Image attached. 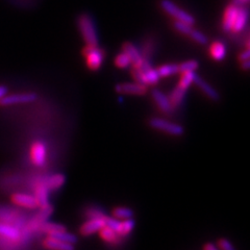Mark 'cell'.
<instances>
[{"instance_id":"obj_21","label":"cell","mask_w":250,"mask_h":250,"mask_svg":"<svg viewBox=\"0 0 250 250\" xmlns=\"http://www.w3.org/2000/svg\"><path fill=\"white\" fill-rule=\"evenodd\" d=\"M194 83L196 84L197 87L201 90V92L209 99H212L213 101H219V99H220V95H219L218 91L215 90L212 85H210L208 83H207L203 78L198 76L197 74L195 76Z\"/></svg>"},{"instance_id":"obj_29","label":"cell","mask_w":250,"mask_h":250,"mask_svg":"<svg viewBox=\"0 0 250 250\" xmlns=\"http://www.w3.org/2000/svg\"><path fill=\"white\" fill-rule=\"evenodd\" d=\"M156 71H158L160 77H169L179 73V69L177 64H165L160 66L156 69Z\"/></svg>"},{"instance_id":"obj_36","label":"cell","mask_w":250,"mask_h":250,"mask_svg":"<svg viewBox=\"0 0 250 250\" xmlns=\"http://www.w3.org/2000/svg\"><path fill=\"white\" fill-rule=\"evenodd\" d=\"M249 48L247 47V48L242 51L240 54H239V61L242 62H246V61H249Z\"/></svg>"},{"instance_id":"obj_16","label":"cell","mask_w":250,"mask_h":250,"mask_svg":"<svg viewBox=\"0 0 250 250\" xmlns=\"http://www.w3.org/2000/svg\"><path fill=\"white\" fill-rule=\"evenodd\" d=\"M11 200L16 207L26 209H36L38 203L34 195L27 193H15L11 196Z\"/></svg>"},{"instance_id":"obj_31","label":"cell","mask_w":250,"mask_h":250,"mask_svg":"<svg viewBox=\"0 0 250 250\" xmlns=\"http://www.w3.org/2000/svg\"><path fill=\"white\" fill-rule=\"evenodd\" d=\"M195 76H196V73L195 72L182 73V77H181V80H179V83L177 85H179V87L185 89V90H188L190 88V85L192 83H194Z\"/></svg>"},{"instance_id":"obj_37","label":"cell","mask_w":250,"mask_h":250,"mask_svg":"<svg viewBox=\"0 0 250 250\" xmlns=\"http://www.w3.org/2000/svg\"><path fill=\"white\" fill-rule=\"evenodd\" d=\"M7 92H9V90H7L5 85L0 84V100H1L6 95Z\"/></svg>"},{"instance_id":"obj_5","label":"cell","mask_w":250,"mask_h":250,"mask_svg":"<svg viewBox=\"0 0 250 250\" xmlns=\"http://www.w3.org/2000/svg\"><path fill=\"white\" fill-rule=\"evenodd\" d=\"M83 54L87 62V66L92 71H96L100 69L101 65L104 61L105 53L98 46H89L87 45L83 50Z\"/></svg>"},{"instance_id":"obj_1","label":"cell","mask_w":250,"mask_h":250,"mask_svg":"<svg viewBox=\"0 0 250 250\" xmlns=\"http://www.w3.org/2000/svg\"><path fill=\"white\" fill-rule=\"evenodd\" d=\"M131 74L137 83L144 85L158 83L161 78L156 69L152 67L150 61L146 59L140 65L131 67Z\"/></svg>"},{"instance_id":"obj_4","label":"cell","mask_w":250,"mask_h":250,"mask_svg":"<svg viewBox=\"0 0 250 250\" xmlns=\"http://www.w3.org/2000/svg\"><path fill=\"white\" fill-rule=\"evenodd\" d=\"M160 5H161V9L166 14L171 16V17L175 21L185 22V23H188V24L194 25L195 18L193 16L188 12L182 10L181 7L172 1V0H161Z\"/></svg>"},{"instance_id":"obj_39","label":"cell","mask_w":250,"mask_h":250,"mask_svg":"<svg viewBox=\"0 0 250 250\" xmlns=\"http://www.w3.org/2000/svg\"><path fill=\"white\" fill-rule=\"evenodd\" d=\"M203 250H219V249L213 243H207L205 246H203Z\"/></svg>"},{"instance_id":"obj_30","label":"cell","mask_w":250,"mask_h":250,"mask_svg":"<svg viewBox=\"0 0 250 250\" xmlns=\"http://www.w3.org/2000/svg\"><path fill=\"white\" fill-rule=\"evenodd\" d=\"M199 67V62L196 60H190L186 61L182 64H178L179 73H186V72H195Z\"/></svg>"},{"instance_id":"obj_9","label":"cell","mask_w":250,"mask_h":250,"mask_svg":"<svg viewBox=\"0 0 250 250\" xmlns=\"http://www.w3.org/2000/svg\"><path fill=\"white\" fill-rule=\"evenodd\" d=\"M174 27L179 33L189 37L190 39L194 42H196L197 44L200 45H207L208 43V37L202 33L200 30L195 29L193 27V25L188 24V23L185 22H179V21H175L174 22Z\"/></svg>"},{"instance_id":"obj_26","label":"cell","mask_w":250,"mask_h":250,"mask_svg":"<svg viewBox=\"0 0 250 250\" xmlns=\"http://www.w3.org/2000/svg\"><path fill=\"white\" fill-rule=\"evenodd\" d=\"M135 216V212L132 208L128 207H116L112 210L113 218L117 220H126V219H132Z\"/></svg>"},{"instance_id":"obj_34","label":"cell","mask_w":250,"mask_h":250,"mask_svg":"<svg viewBox=\"0 0 250 250\" xmlns=\"http://www.w3.org/2000/svg\"><path fill=\"white\" fill-rule=\"evenodd\" d=\"M142 53V57L148 61H150V58L154 51V41L153 40H148L143 44L142 50H140Z\"/></svg>"},{"instance_id":"obj_28","label":"cell","mask_w":250,"mask_h":250,"mask_svg":"<svg viewBox=\"0 0 250 250\" xmlns=\"http://www.w3.org/2000/svg\"><path fill=\"white\" fill-rule=\"evenodd\" d=\"M83 215L85 219H93V218L103 219L107 216L104 210L97 206H89L87 208H84Z\"/></svg>"},{"instance_id":"obj_10","label":"cell","mask_w":250,"mask_h":250,"mask_svg":"<svg viewBox=\"0 0 250 250\" xmlns=\"http://www.w3.org/2000/svg\"><path fill=\"white\" fill-rule=\"evenodd\" d=\"M26 217L23 216L18 209L3 208H0V222L7 223L17 226V228L22 229L23 225L26 222Z\"/></svg>"},{"instance_id":"obj_24","label":"cell","mask_w":250,"mask_h":250,"mask_svg":"<svg viewBox=\"0 0 250 250\" xmlns=\"http://www.w3.org/2000/svg\"><path fill=\"white\" fill-rule=\"evenodd\" d=\"M247 22H248V10L245 6H240L237 18L234 20V24L231 31H233V33L236 34L241 33V31H243L244 28L246 27Z\"/></svg>"},{"instance_id":"obj_38","label":"cell","mask_w":250,"mask_h":250,"mask_svg":"<svg viewBox=\"0 0 250 250\" xmlns=\"http://www.w3.org/2000/svg\"><path fill=\"white\" fill-rule=\"evenodd\" d=\"M248 1H249V0H232L231 3L236 4L238 6H244L245 4L248 3Z\"/></svg>"},{"instance_id":"obj_35","label":"cell","mask_w":250,"mask_h":250,"mask_svg":"<svg viewBox=\"0 0 250 250\" xmlns=\"http://www.w3.org/2000/svg\"><path fill=\"white\" fill-rule=\"evenodd\" d=\"M216 246H217V248L219 250H237L236 247H234L233 244L231 243V242L229 239H226V238L219 239L217 241V245Z\"/></svg>"},{"instance_id":"obj_6","label":"cell","mask_w":250,"mask_h":250,"mask_svg":"<svg viewBox=\"0 0 250 250\" xmlns=\"http://www.w3.org/2000/svg\"><path fill=\"white\" fill-rule=\"evenodd\" d=\"M105 225L113 229L121 238H123L125 240L127 237L130 236L132 231H134L136 222L134 220V218L126 219V220H117V219H115L113 217L106 216Z\"/></svg>"},{"instance_id":"obj_11","label":"cell","mask_w":250,"mask_h":250,"mask_svg":"<svg viewBox=\"0 0 250 250\" xmlns=\"http://www.w3.org/2000/svg\"><path fill=\"white\" fill-rule=\"evenodd\" d=\"M29 159L36 167H43L47 161V148L42 141H36L30 146Z\"/></svg>"},{"instance_id":"obj_27","label":"cell","mask_w":250,"mask_h":250,"mask_svg":"<svg viewBox=\"0 0 250 250\" xmlns=\"http://www.w3.org/2000/svg\"><path fill=\"white\" fill-rule=\"evenodd\" d=\"M209 53L215 61H222L226 57V47L222 42L216 41L210 45Z\"/></svg>"},{"instance_id":"obj_20","label":"cell","mask_w":250,"mask_h":250,"mask_svg":"<svg viewBox=\"0 0 250 250\" xmlns=\"http://www.w3.org/2000/svg\"><path fill=\"white\" fill-rule=\"evenodd\" d=\"M122 50L124 53H126V56L129 58L131 62V66H138L144 61L142 53H141L140 49L134 44H131L129 42H125L122 45Z\"/></svg>"},{"instance_id":"obj_17","label":"cell","mask_w":250,"mask_h":250,"mask_svg":"<svg viewBox=\"0 0 250 250\" xmlns=\"http://www.w3.org/2000/svg\"><path fill=\"white\" fill-rule=\"evenodd\" d=\"M98 233L101 240L111 247H119L124 242V239L121 238L118 233L107 225H104V228L99 230Z\"/></svg>"},{"instance_id":"obj_19","label":"cell","mask_w":250,"mask_h":250,"mask_svg":"<svg viewBox=\"0 0 250 250\" xmlns=\"http://www.w3.org/2000/svg\"><path fill=\"white\" fill-rule=\"evenodd\" d=\"M42 246L46 250H75V245L66 243L54 237H45L42 241Z\"/></svg>"},{"instance_id":"obj_33","label":"cell","mask_w":250,"mask_h":250,"mask_svg":"<svg viewBox=\"0 0 250 250\" xmlns=\"http://www.w3.org/2000/svg\"><path fill=\"white\" fill-rule=\"evenodd\" d=\"M54 238H58V239H60V240H62V241L66 242V243L72 244V245H75V244L77 243V241H78V239H77V237H76V234H74V233H72V232H69L67 229L64 230V231L60 232V233L57 234V236L54 237Z\"/></svg>"},{"instance_id":"obj_7","label":"cell","mask_w":250,"mask_h":250,"mask_svg":"<svg viewBox=\"0 0 250 250\" xmlns=\"http://www.w3.org/2000/svg\"><path fill=\"white\" fill-rule=\"evenodd\" d=\"M0 238L9 242V246H16L26 241L24 237H23L22 229L2 222H0Z\"/></svg>"},{"instance_id":"obj_13","label":"cell","mask_w":250,"mask_h":250,"mask_svg":"<svg viewBox=\"0 0 250 250\" xmlns=\"http://www.w3.org/2000/svg\"><path fill=\"white\" fill-rule=\"evenodd\" d=\"M106 218V217H105ZM105 218H93L87 219L81 226H80V234L83 237H91L93 234L98 233L99 230L105 225Z\"/></svg>"},{"instance_id":"obj_15","label":"cell","mask_w":250,"mask_h":250,"mask_svg":"<svg viewBox=\"0 0 250 250\" xmlns=\"http://www.w3.org/2000/svg\"><path fill=\"white\" fill-rule=\"evenodd\" d=\"M151 96L154 104L159 107V109L163 114L172 115L174 113L175 108L173 107V105H172L171 101L166 94H164L160 90H153L151 92Z\"/></svg>"},{"instance_id":"obj_22","label":"cell","mask_w":250,"mask_h":250,"mask_svg":"<svg viewBox=\"0 0 250 250\" xmlns=\"http://www.w3.org/2000/svg\"><path fill=\"white\" fill-rule=\"evenodd\" d=\"M66 183V176L62 173H54L49 176H45V184L49 192L59 191L64 187Z\"/></svg>"},{"instance_id":"obj_32","label":"cell","mask_w":250,"mask_h":250,"mask_svg":"<svg viewBox=\"0 0 250 250\" xmlns=\"http://www.w3.org/2000/svg\"><path fill=\"white\" fill-rule=\"evenodd\" d=\"M115 65L118 68L126 69V68L131 66V62H130L129 58L126 56V53H124L122 51L121 53H119L118 56L115 58Z\"/></svg>"},{"instance_id":"obj_18","label":"cell","mask_w":250,"mask_h":250,"mask_svg":"<svg viewBox=\"0 0 250 250\" xmlns=\"http://www.w3.org/2000/svg\"><path fill=\"white\" fill-rule=\"evenodd\" d=\"M239 7L240 6L233 3H230L229 5L226 6L222 19V29L226 31V33H229V31L232 30L234 20H236L238 15Z\"/></svg>"},{"instance_id":"obj_2","label":"cell","mask_w":250,"mask_h":250,"mask_svg":"<svg viewBox=\"0 0 250 250\" xmlns=\"http://www.w3.org/2000/svg\"><path fill=\"white\" fill-rule=\"evenodd\" d=\"M77 26L85 44L89 46H98L99 38L95 22L88 14H82L77 18Z\"/></svg>"},{"instance_id":"obj_40","label":"cell","mask_w":250,"mask_h":250,"mask_svg":"<svg viewBox=\"0 0 250 250\" xmlns=\"http://www.w3.org/2000/svg\"><path fill=\"white\" fill-rule=\"evenodd\" d=\"M241 68L245 70V71H248L249 68H250V62L246 61V62H241Z\"/></svg>"},{"instance_id":"obj_23","label":"cell","mask_w":250,"mask_h":250,"mask_svg":"<svg viewBox=\"0 0 250 250\" xmlns=\"http://www.w3.org/2000/svg\"><path fill=\"white\" fill-rule=\"evenodd\" d=\"M67 229L65 228L64 225L61 223H57V222H49L47 220L46 222H44L40 229H39V233L44 234L46 237H56L57 234H59L60 232L66 230Z\"/></svg>"},{"instance_id":"obj_8","label":"cell","mask_w":250,"mask_h":250,"mask_svg":"<svg viewBox=\"0 0 250 250\" xmlns=\"http://www.w3.org/2000/svg\"><path fill=\"white\" fill-rule=\"evenodd\" d=\"M33 189H34L33 195L37 200L39 208L50 206V202H49L50 192L48 191V189H47V186L45 184V176H38L34 179Z\"/></svg>"},{"instance_id":"obj_12","label":"cell","mask_w":250,"mask_h":250,"mask_svg":"<svg viewBox=\"0 0 250 250\" xmlns=\"http://www.w3.org/2000/svg\"><path fill=\"white\" fill-rule=\"evenodd\" d=\"M37 99V95L34 93H19V94H9L0 100L1 106H11L16 104H24L34 103Z\"/></svg>"},{"instance_id":"obj_14","label":"cell","mask_w":250,"mask_h":250,"mask_svg":"<svg viewBox=\"0 0 250 250\" xmlns=\"http://www.w3.org/2000/svg\"><path fill=\"white\" fill-rule=\"evenodd\" d=\"M115 90L119 94H125V95H136V96H142L148 92L147 85L142 83H118L115 87Z\"/></svg>"},{"instance_id":"obj_3","label":"cell","mask_w":250,"mask_h":250,"mask_svg":"<svg viewBox=\"0 0 250 250\" xmlns=\"http://www.w3.org/2000/svg\"><path fill=\"white\" fill-rule=\"evenodd\" d=\"M148 123L152 129L165 132L172 137H183L185 135V128L181 124L160 118V117H153Z\"/></svg>"},{"instance_id":"obj_25","label":"cell","mask_w":250,"mask_h":250,"mask_svg":"<svg viewBox=\"0 0 250 250\" xmlns=\"http://www.w3.org/2000/svg\"><path fill=\"white\" fill-rule=\"evenodd\" d=\"M186 93H187V90L181 88L179 85H177V87L172 90V92L170 93V95L168 97L171 101L172 105H173L175 109L183 104L184 99L186 97Z\"/></svg>"}]
</instances>
